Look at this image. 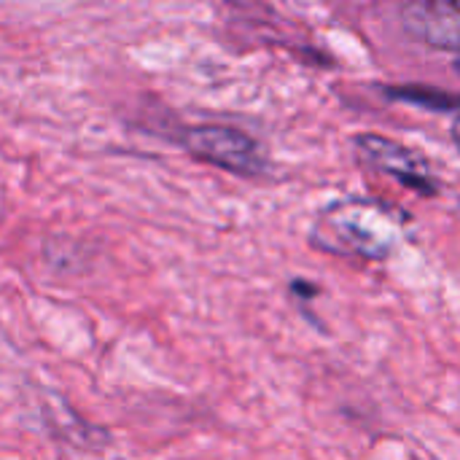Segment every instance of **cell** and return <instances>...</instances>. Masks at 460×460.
Listing matches in <instances>:
<instances>
[{
    "instance_id": "1",
    "label": "cell",
    "mask_w": 460,
    "mask_h": 460,
    "mask_svg": "<svg viewBox=\"0 0 460 460\" xmlns=\"http://www.w3.org/2000/svg\"><path fill=\"white\" fill-rule=\"evenodd\" d=\"M310 240L342 256L388 259L402 240V218L383 205L342 202L318 216Z\"/></svg>"
},
{
    "instance_id": "2",
    "label": "cell",
    "mask_w": 460,
    "mask_h": 460,
    "mask_svg": "<svg viewBox=\"0 0 460 460\" xmlns=\"http://www.w3.org/2000/svg\"><path fill=\"white\" fill-rule=\"evenodd\" d=\"M178 140L194 159L208 162L240 178H259L270 170V162L261 146L243 129L226 127V124L189 127L183 137Z\"/></svg>"
},
{
    "instance_id": "3",
    "label": "cell",
    "mask_w": 460,
    "mask_h": 460,
    "mask_svg": "<svg viewBox=\"0 0 460 460\" xmlns=\"http://www.w3.org/2000/svg\"><path fill=\"white\" fill-rule=\"evenodd\" d=\"M356 148L364 156V162H369L375 170L396 178L402 186H407L418 194H426V197H434L439 191L423 154H418L385 135H358Z\"/></svg>"
},
{
    "instance_id": "4",
    "label": "cell",
    "mask_w": 460,
    "mask_h": 460,
    "mask_svg": "<svg viewBox=\"0 0 460 460\" xmlns=\"http://www.w3.org/2000/svg\"><path fill=\"white\" fill-rule=\"evenodd\" d=\"M402 19L412 38L437 49L460 51V8L450 0H412Z\"/></svg>"
},
{
    "instance_id": "5",
    "label": "cell",
    "mask_w": 460,
    "mask_h": 460,
    "mask_svg": "<svg viewBox=\"0 0 460 460\" xmlns=\"http://www.w3.org/2000/svg\"><path fill=\"white\" fill-rule=\"evenodd\" d=\"M385 92L394 100L423 105V108H431V111H456V108H460L458 94L437 92V89H426V86H420V89L418 86H394V89H385Z\"/></svg>"
},
{
    "instance_id": "6",
    "label": "cell",
    "mask_w": 460,
    "mask_h": 460,
    "mask_svg": "<svg viewBox=\"0 0 460 460\" xmlns=\"http://www.w3.org/2000/svg\"><path fill=\"white\" fill-rule=\"evenodd\" d=\"M453 143H456V148L460 151V113L458 119L453 121Z\"/></svg>"
},
{
    "instance_id": "7",
    "label": "cell",
    "mask_w": 460,
    "mask_h": 460,
    "mask_svg": "<svg viewBox=\"0 0 460 460\" xmlns=\"http://www.w3.org/2000/svg\"><path fill=\"white\" fill-rule=\"evenodd\" d=\"M456 70H458V73H460V57H458V59H456Z\"/></svg>"
},
{
    "instance_id": "8",
    "label": "cell",
    "mask_w": 460,
    "mask_h": 460,
    "mask_svg": "<svg viewBox=\"0 0 460 460\" xmlns=\"http://www.w3.org/2000/svg\"><path fill=\"white\" fill-rule=\"evenodd\" d=\"M450 3H453V5H456V8H460V0H450Z\"/></svg>"
}]
</instances>
